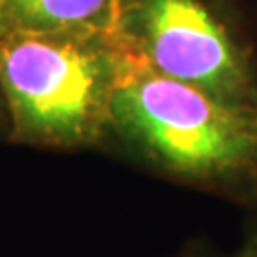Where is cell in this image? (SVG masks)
<instances>
[{
    "instance_id": "obj_1",
    "label": "cell",
    "mask_w": 257,
    "mask_h": 257,
    "mask_svg": "<svg viewBox=\"0 0 257 257\" xmlns=\"http://www.w3.org/2000/svg\"><path fill=\"white\" fill-rule=\"evenodd\" d=\"M141 63L114 31H6L0 92L8 139L50 149L99 145L109 138L112 99Z\"/></svg>"
},
{
    "instance_id": "obj_2",
    "label": "cell",
    "mask_w": 257,
    "mask_h": 257,
    "mask_svg": "<svg viewBox=\"0 0 257 257\" xmlns=\"http://www.w3.org/2000/svg\"><path fill=\"white\" fill-rule=\"evenodd\" d=\"M109 138L179 181L240 202L257 193V110L143 65L116 90Z\"/></svg>"
},
{
    "instance_id": "obj_3",
    "label": "cell",
    "mask_w": 257,
    "mask_h": 257,
    "mask_svg": "<svg viewBox=\"0 0 257 257\" xmlns=\"http://www.w3.org/2000/svg\"><path fill=\"white\" fill-rule=\"evenodd\" d=\"M114 33L143 67L257 110V38L242 0H116Z\"/></svg>"
},
{
    "instance_id": "obj_4",
    "label": "cell",
    "mask_w": 257,
    "mask_h": 257,
    "mask_svg": "<svg viewBox=\"0 0 257 257\" xmlns=\"http://www.w3.org/2000/svg\"><path fill=\"white\" fill-rule=\"evenodd\" d=\"M8 31H114L116 0H0Z\"/></svg>"
},
{
    "instance_id": "obj_5",
    "label": "cell",
    "mask_w": 257,
    "mask_h": 257,
    "mask_svg": "<svg viewBox=\"0 0 257 257\" xmlns=\"http://www.w3.org/2000/svg\"><path fill=\"white\" fill-rule=\"evenodd\" d=\"M249 204H253V206L257 208V193H255V196H253V200H251ZM242 251L249 257H257V225L251 229V232H249V236H248V240H246V244H244Z\"/></svg>"
},
{
    "instance_id": "obj_6",
    "label": "cell",
    "mask_w": 257,
    "mask_h": 257,
    "mask_svg": "<svg viewBox=\"0 0 257 257\" xmlns=\"http://www.w3.org/2000/svg\"><path fill=\"white\" fill-rule=\"evenodd\" d=\"M10 136V118H8V109H6V101L0 92V138H8Z\"/></svg>"
},
{
    "instance_id": "obj_7",
    "label": "cell",
    "mask_w": 257,
    "mask_h": 257,
    "mask_svg": "<svg viewBox=\"0 0 257 257\" xmlns=\"http://www.w3.org/2000/svg\"><path fill=\"white\" fill-rule=\"evenodd\" d=\"M8 31V25H6V18H4V10H2V2H0V37Z\"/></svg>"
},
{
    "instance_id": "obj_8",
    "label": "cell",
    "mask_w": 257,
    "mask_h": 257,
    "mask_svg": "<svg viewBox=\"0 0 257 257\" xmlns=\"http://www.w3.org/2000/svg\"><path fill=\"white\" fill-rule=\"evenodd\" d=\"M194 257H223V255H217V253H211V251H206V249H202V251H198Z\"/></svg>"
},
{
    "instance_id": "obj_9",
    "label": "cell",
    "mask_w": 257,
    "mask_h": 257,
    "mask_svg": "<svg viewBox=\"0 0 257 257\" xmlns=\"http://www.w3.org/2000/svg\"><path fill=\"white\" fill-rule=\"evenodd\" d=\"M238 257H249V255H246V253H242V251H240V253H238Z\"/></svg>"
}]
</instances>
